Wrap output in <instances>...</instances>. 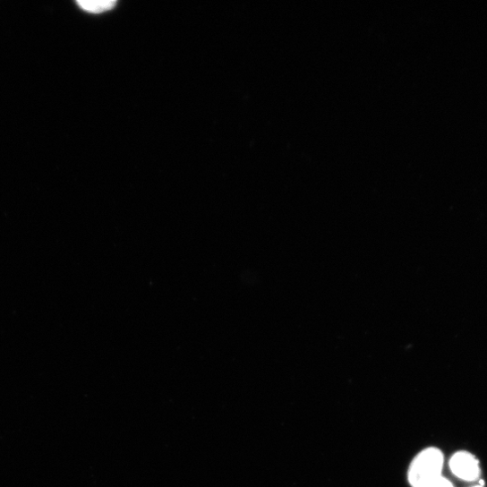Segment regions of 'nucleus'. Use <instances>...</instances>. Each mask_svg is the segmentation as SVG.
<instances>
[{
    "label": "nucleus",
    "instance_id": "nucleus-2",
    "mask_svg": "<svg viewBox=\"0 0 487 487\" xmlns=\"http://www.w3.org/2000/svg\"><path fill=\"white\" fill-rule=\"evenodd\" d=\"M451 473L458 479L474 483L480 479L481 466L478 458L469 451L454 453L449 462Z\"/></svg>",
    "mask_w": 487,
    "mask_h": 487
},
{
    "label": "nucleus",
    "instance_id": "nucleus-4",
    "mask_svg": "<svg viewBox=\"0 0 487 487\" xmlns=\"http://www.w3.org/2000/svg\"><path fill=\"white\" fill-rule=\"evenodd\" d=\"M431 487H454L453 483L446 477L442 476Z\"/></svg>",
    "mask_w": 487,
    "mask_h": 487
},
{
    "label": "nucleus",
    "instance_id": "nucleus-3",
    "mask_svg": "<svg viewBox=\"0 0 487 487\" xmlns=\"http://www.w3.org/2000/svg\"><path fill=\"white\" fill-rule=\"evenodd\" d=\"M78 6L84 12L99 14L111 11L116 5L113 0H96V2H88V0H81L77 2Z\"/></svg>",
    "mask_w": 487,
    "mask_h": 487
},
{
    "label": "nucleus",
    "instance_id": "nucleus-5",
    "mask_svg": "<svg viewBox=\"0 0 487 487\" xmlns=\"http://www.w3.org/2000/svg\"><path fill=\"white\" fill-rule=\"evenodd\" d=\"M471 487H483V485H481V484H474V485H472Z\"/></svg>",
    "mask_w": 487,
    "mask_h": 487
},
{
    "label": "nucleus",
    "instance_id": "nucleus-1",
    "mask_svg": "<svg viewBox=\"0 0 487 487\" xmlns=\"http://www.w3.org/2000/svg\"><path fill=\"white\" fill-rule=\"evenodd\" d=\"M444 454L436 448L422 450L413 460L408 470V481L412 487H431L442 475Z\"/></svg>",
    "mask_w": 487,
    "mask_h": 487
}]
</instances>
